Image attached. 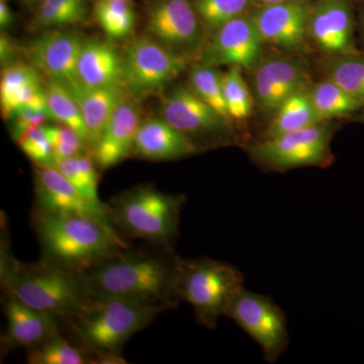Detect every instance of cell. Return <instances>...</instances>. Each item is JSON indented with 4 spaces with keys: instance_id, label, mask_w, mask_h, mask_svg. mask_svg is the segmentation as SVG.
Wrapping results in <instances>:
<instances>
[{
    "instance_id": "4316f807",
    "label": "cell",
    "mask_w": 364,
    "mask_h": 364,
    "mask_svg": "<svg viewBox=\"0 0 364 364\" xmlns=\"http://www.w3.org/2000/svg\"><path fill=\"white\" fill-rule=\"evenodd\" d=\"M48 112L52 119L69 127L87 144L88 135L80 107L65 85L48 79L45 85ZM90 148V147H88Z\"/></svg>"
},
{
    "instance_id": "5bb4252c",
    "label": "cell",
    "mask_w": 364,
    "mask_h": 364,
    "mask_svg": "<svg viewBox=\"0 0 364 364\" xmlns=\"http://www.w3.org/2000/svg\"><path fill=\"white\" fill-rule=\"evenodd\" d=\"M312 1L280 2L259 6L251 16L265 44L280 51L298 54L306 49Z\"/></svg>"
},
{
    "instance_id": "2e32d148",
    "label": "cell",
    "mask_w": 364,
    "mask_h": 364,
    "mask_svg": "<svg viewBox=\"0 0 364 364\" xmlns=\"http://www.w3.org/2000/svg\"><path fill=\"white\" fill-rule=\"evenodd\" d=\"M147 28L163 44L186 55L200 47L205 31L193 0H157L148 14Z\"/></svg>"
},
{
    "instance_id": "f1b7e54d",
    "label": "cell",
    "mask_w": 364,
    "mask_h": 364,
    "mask_svg": "<svg viewBox=\"0 0 364 364\" xmlns=\"http://www.w3.org/2000/svg\"><path fill=\"white\" fill-rule=\"evenodd\" d=\"M88 13L87 0H43L33 23L40 28L80 25L87 21Z\"/></svg>"
},
{
    "instance_id": "cb8c5ba5",
    "label": "cell",
    "mask_w": 364,
    "mask_h": 364,
    "mask_svg": "<svg viewBox=\"0 0 364 364\" xmlns=\"http://www.w3.org/2000/svg\"><path fill=\"white\" fill-rule=\"evenodd\" d=\"M274 112V117L260 139L273 138L322 123L314 107L309 88L287 98Z\"/></svg>"
},
{
    "instance_id": "74e56055",
    "label": "cell",
    "mask_w": 364,
    "mask_h": 364,
    "mask_svg": "<svg viewBox=\"0 0 364 364\" xmlns=\"http://www.w3.org/2000/svg\"><path fill=\"white\" fill-rule=\"evenodd\" d=\"M18 52V48L14 44L13 39H11L6 33H1V36H0V62H1L2 68L18 61L16 60Z\"/></svg>"
},
{
    "instance_id": "4fadbf2b",
    "label": "cell",
    "mask_w": 364,
    "mask_h": 364,
    "mask_svg": "<svg viewBox=\"0 0 364 364\" xmlns=\"http://www.w3.org/2000/svg\"><path fill=\"white\" fill-rule=\"evenodd\" d=\"M264 44L251 14L240 16L214 33L203 48L200 61L215 67L236 66L250 71L262 56Z\"/></svg>"
},
{
    "instance_id": "e0dca14e",
    "label": "cell",
    "mask_w": 364,
    "mask_h": 364,
    "mask_svg": "<svg viewBox=\"0 0 364 364\" xmlns=\"http://www.w3.org/2000/svg\"><path fill=\"white\" fill-rule=\"evenodd\" d=\"M38 210L52 214H79L111 221L107 205L81 195L56 166L37 165L35 170Z\"/></svg>"
},
{
    "instance_id": "b9f144b4",
    "label": "cell",
    "mask_w": 364,
    "mask_h": 364,
    "mask_svg": "<svg viewBox=\"0 0 364 364\" xmlns=\"http://www.w3.org/2000/svg\"><path fill=\"white\" fill-rule=\"evenodd\" d=\"M353 117L354 121L364 124V109H361L360 112H358V114H354Z\"/></svg>"
},
{
    "instance_id": "7a4b0ae2",
    "label": "cell",
    "mask_w": 364,
    "mask_h": 364,
    "mask_svg": "<svg viewBox=\"0 0 364 364\" xmlns=\"http://www.w3.org/2000/svg\"><path fill=\"white\" fill-rule=\"evenodd\" d=\"M35 224L45 259L75 272H85L128 247L112 223L100 218L37 210Z\"/></svg>"
},
{
    "instance_id": "5b68a950",
    "label": "cell",
    "mask_w": 364,
    "mask_h": 364,
    "mask_svg": "<svg viewBox=\"0 0 364 364\" xmlns=\"http://www.w3.org/2000/svg\"><path fill=\"white\" fill-rule=\"evenodd\" d=\"M184 202L183 196L167 195L147 186L126 191L107 207L117 231L169 247L178 233Z\"/></svg>"
},
{
    "instance_id": "d6a6232c",
    "label": "cell",
    "mask_w": 364,
    "mask_h": 364,
    "mask_svg": "<svg viewBox=\"0 0 364 364\" xmlns=\"http://www.w3.org/2000/svg\"><path fill=\"white\" fill-rule=\"evenodd\" d=\"M223 93L232 121H244L252 114V90L242 75L240 67L232 66L222 73Z\"/></svg>"
},
{
    "instance_id": "8992f818",
    "label": "cell",
    "mask_w": 364,
    "mask_h": 364,
    "mask_svg": "<svg viewBox=\"0 0 364 364\" xmlns=\"http://www.w3.org/2000/svg\"><path fill=\"white\" fill-rule=\"evenodd\" d=\"M244 275L230 263L212 258L183 259L177 268V291L181 301L195 311L196 322L215 329L228 304L243 287Z\"/></svg>"
},
{
    "instance_id": "9c48e42d",
    "label": "cell",
    "mask_w": 364,
    "mask_h": 364,
    "mask_svg": "<svg viewBox=\"0 0 364 364\" xmlns=\"http://www.w3.org/2000/svg\"><path fill=\"white\" fill-rule=\"evenodd\" d=\"M232 318L262 350L268 363H274L289 344L286 314L272 299L242 287L230 303L225 315Z\"/></svg>"
},
{
    "instance_id": "277c9868",
    "label": "cell",
    "mask_w": 364,
    "mask_h": 364,
    "mask_svg": "<svg viewBox=\"0 0 364 364\" xmlns=\"http://www.w3.org/2000/svg\"><path fill=\"white\" fill-rule=\"evenodd\" d=\"M166 309L124 299H90L68 321L97 363H124L123 345Z\"/></svg>"
},
{
    "instance_id": "ffe728a7",
    "label": "cell",
    "mask_w": 364,
    "mask_h": 364,
    "mask_svg": "<svg viewBox=\"0 0 364 364\" xmlns=\"http://www.w3.org/2000/svg\"><path fill=\"white\" fill-rule=\"evenodd\" d=\"M6 296V332L2 342L4 346L31 348L60 333L57 318L26 306L13 294Z\"/></svg>"
},
{
    "instance_id": "ab89813d",
    "label": "cell",
    "mask_w": 364,
    "mask_h": 364,
    "mask_svg": "<svg viewBox=\"0 0 364 364\" xmlns=\"http://www.w3.org/2000/svg\"><path fill=\"white\" fill-rule=\"evenodd\" d=\"M356 14H358V33L359 45H360V51L364 54V0H361L360 4L356 7Z\"/></svg>"
},
{
    "instance_id": "484cf974",
    "label": "cell",
    "mask_w": 364,
    "mask_h": 364,
    "mask_svg": "<svg viewBox=\"0 0 364 364\" xmlns=\"http://www.w3.org/2000/svg\"><path fill=\"white\" fill-rule=\"evenodd\" d=\"M325 78L334 81L352 97L364 105V54L363 52L326 56Z\"/></svg>"
},
{
    "instance_id": "44dd1931",
    "label": "cell",
    "mask_w": 364,
    "mask_h": 364,
    "mask_svg": "<svg viewBox=\"0 0 364 364\" xmlns=\"http://www.w3.org/2000/svg\"><path fill=\"white\" fill-rule=\"evenodd\" d=\"M200 148L163 119L143 121L136 133L134 153L148 160H176L196 154Z\"/></svg>"
},
{
    "instance_id": "d6986e66",
    "label": "cell",
    "mask_w": 364,
    "mask_h": 364,
    "mask_svg": "<svg viewBox=\"0 0 364 364\" xmlns=\"http://www.w3.org/2000/svg\"><path fill=\"white\" fill-rule=\"evenodd\" d=\"M32 64L16 61L2 68L0 107L4 119H11L23 109L47 111L46 83Z\"/></svg>"
},
{
    "instance_id": "7402d4cb",
    "label": "cell",
    "mask_w": 364,
    "mask_h": 364,
    "mask_svg": "<svg viewBox=\"0 0 364 364\" xmlns=\"http://www.w3.org/2000/svg\"><path fill=\"white\" fill-rule=\"evenodd\" d=\"M67 88L80 107L87 131L88 147L93 149L117 107L129 93L123 85L87 87L77 83Z\"/></svg>"
},
{
    "instance_id": "1f68e13d",
    "label": "cell",
    "mask_w": 364,
    "mask_h": 364,
    "mask_svg": "<svg viewBox=\"0 0 364 364\" xmlns=\"http://www.w3.org/2000/svg\"><path fill=\"white\" fill-rule=\"evenodd\" d=\"M72 345L61 334L54 335L42 343L28 348V363L31 364L92 363L90 352Z\"/></svg>"
},
{
    "instance_id": "60d3db41",
    "label": "cell",
    "mask_w": 364,
    "mask_h": 364,
    "mask_svg": "<svg viewBox=\"0 0 364 364\" xmlns=\"http://www.w3.org/2000/svg\"><path fill=\"white\" fill-rule=\"evenodd\" d=\"M256 1H257L260 6H264V4H274L287 1H299V0H256Z\"/></svg>"
},
{
    "instance_id": "f35d334b",
    "label": "cell",
    "mask_w": 364,
    "mask_h": 364,
    "mask_svg": "<svg viewBox=\"0 0 364 364\" xmlns=\"http://www.w3.org/2000/svg\"><path fill=\"white\" fill-rule=\"evenodd\" d=\"M14 23V16L7 0H0V28L7 30Z\"/></svg>"
},
{
    "instance_id": "9a60e30c",
    "label": "cell",
    "mask_w": 364,
    "mask_h": 364,
    "mask_svg": "<svg viewBox=\"0 0 364 364\" xmlns=\"http://www.w3.org/2000/svg\"><path fill=\"white\" fill-rule=\"evenodd\" d=\"M82 43L75 31H50L30 41L23 52L48 79L70 87L79 83L77 63Z\"/></svg>"
},
{
    "instance_id": "7c38bea8",
    "label": "cell",
    "mask_w": 364,
    "mask_h": 364,
    "mask_svg": "<svg viewBox=\"0 0 364 364\" xmlns=\"http://www.w3.org/2000/svg\"><path fill=\"white\" fill-rule=\"evenodd\" d=\"M354 0H315L309 16V41L326 56L360 52L356 44Z\"/></svg>"
},
{
    "instance_id": "ac0fdd59",
    "label": "cell",
    "mask_w": 364,
    "mask_h": 364,
    "mask_svg": "<svg viewBox=\"0 0 364 364\" xmlns=\"http://www.w3.org/2000/svg\"><path fill=\"white\" fill-rule=\"evenodd\" d=\"M141 123V111L136 100L128 95L117 107L93 147L92 157L100 168H111L134 154V145Z\"/></svg>"
},
{
    "instance_id": "e575fe53",
    "label": "cell",
    "mask_w": 364,
    "mask_h": 364,
    "mask_svg": "<svg viewBox=\"0 0 364 364\" xmlns=\"http://www.w3.org/2000/svg\"><path fill=\"white\" fill-rule=\"evenodd\" d=\"M44 129L51 143L56 163L81 154L87 147L82 136L64 124H46Z\"/></svg>"
},
{
    "instance_id": "d4e9b609",
    "label": "cell",
    "mask_w": 364,
    "mask_h": 364,
    "mask_svg": "<svg viewBox=\"0 0 364 364\" xmlns=\"http://www.w3.org/2000/svg\"><path fill=\"white\" fill-rule=\"evenodd\" d=\"M309 93L322 122L353 117L364 109L363 102L352 97L343 88L328 78L312 83L309 87Z\"/></svg>"
},
{
    "instance_id": "836d02e7",
    "label": "cell",
    "mask_w": 364,
    "mask_h": 364,
    "mask_svg": "<svg viewBox=\"0 0 364 364\" xmlns=\"http://www.w3.org/2000/svg\"><path fill=\"white\" fill-rule=\"evenodd\" d=\"M56 168L74 184L81 195L95 203H102L98 198V173L93 158L85 152L60 160Z\"/></svg>"
},
{
    "instance_id": "8d00e7d4",
    "label": "cell",
    "mask_w": 364,
    "mask_h": 364,
    "mask_svg": "<svg viewBox=\"0 0 364 364\" xmlns=\"http://www.w3.org/2000/svg\"><path fill=\"white\" fill-rule=\"evenodd\" d=\"M49 119H52L49 112L37 111V109H23L11 117V136L16 141L26 132L32 130L37 127L44 126Z\"/></svg>"
},
{
    "instance_id": "603a6c76",
    "label": "cell",
    "mask_w": 364,
    "mask_h": 364,
    "mask_svg": "<svg viewBox=\"0 0 364 364\" xmlns=\"http://www.w3.org/2000/svg\"><path fill=\"white\" fill-rule=\"evenodd\" d=\"M77 76L79 83L87 87L122 85L123 55L107 41L83 40L78 58Z\"/></svg>"
},
{
    "instance_id": "7bdbcfd3",
    "label": "cell",
    "mask_w": 364,
    "mask_h": 364,
    "mask_svg": "<svg viewBox=\"0 0 364 364\" xmlns=\"http://www.w3.org/2000/svg\"><path fill=\"white\" fill-rule=\"evenodd\" d=\"M43 0H32V6L31 9H38V6L42 4Z\"/></svg>"
},
{
    "instance_id": "30bf717a",
    "label": "cell",
    "mask_w": 364,
    "mask_h": 364,
    "mask_svg": "<svg viewBox=\"0 0 364 364\" xmlns=\"http://www.w3.org/2000/svg\"><path fill=\"white\" fill-rule=\"evenodd\" d=\"M161 119L202 149L200 143L233 142L232 123L191 90L181 86L162 98Z\"/></svg>"
},
{
    "instance_id": "d590c367",
    "label": "cell",
    "mask_w": 364,
    "mask_h": 364,
    "mask_svg": "<svg viewBox=\"0 0 364 364\" xmlns=\"http://www.w3.org/2000/svg\"><path fill=\"white\" fill-rule=\"evenodd\" d=\"M44 126L37 127L26 132L16 140V142L18 143L21 151L35 162L36 165L55 166L56 160H55L51 143L46 134Z\"/></svg>"
},
{
    "instance_id": "f546056e",
    "label": "cell",
    "mask_w": 364,
    "mask_h": 364,
    "mask_svg": "<svg viewBox=\"0 0 364 364\" xmlns=\"http://www.w3.org/2000/svg\"><path fill=\"white\" fill-rule=\"evenodd\" d=\"M95 16L98 25L112 40L126 39L135 28L136 13L130 1L97 0Z\"/></svg>"
},
{
    "instance_id": "f6af8a7d",
    "label": "cell",
    "mask_w": 364,
    "mask_h": 364,
    "mask_svg": "<svg viewBox=\"0 0 364 364\" xmlns=\"http://www.w3.org/2000/svg\"><path fill=\"white\" fill-rule=\"evenodd\" d=\"M112 1H131V0H112Z\"/></svg>"
},
{
    "instance_id": "ba28073f",
    "label": "cell",
    "mask_w": 364,
    "mask_h": 364,
    "mask_svg": "<svg viewBox=\"0 0 364 364\" xmlns=\"http://www.w3.org/2000/svg\"><path fill=\"white\" fill-rule=\"evenodd\" d=\"M188 65V55L152 38H136L123 53L122 85L132 97L142 100L157 95Z\"/></svg>"
},
{
    "instance_id": "52a82bcc",
    "label": "cell",
    "mask_w": 364,
    "mask_h": 364,
    "mask_svg": "<svg viewBox=\"0 0 364 364\" xmlns=\"http://www.w3.org/2000/svg\"><path fill=\"white\" fill-rule=\"evenodd\" d=\"M338 123L326 121L301 130L245 144L251 161L265 171L286 172L299 167H328L334 161L331 144Z\"/></svg>"
},
{
    "instance_id": "4dcf8cb0",
    "label": "cell",
    "mask_w": 364,
    "mask_h": 364,
    "mask_svg": "<svg viewBox=\"0 0 364 364\" xmlns=\"http://www.w3.org/2000/svg\"><path fill=\"white\" fill-rule=\"evenodd\" d=\"M188 86L203 102L233 123L228 112L223 93L222 72L219 71L218 67L198 61L189 73Z\"/></svg>"
},
{
    "instance_id": "8fae6325",
    "label": "cell",
    "mask_w": 364,
    "mask_h": 364,
    "mask_svg": "<svg viewBox=\"0 0 364 364\" xmlns=\"http://www.w3.org/2000/svg\"><path fill=\"white\" fill-rule=\"evenodd\" d=\"M251 72L250 88L255 104L275 112L287 98L312 85L310 71L296 54L269 52L262 56Z\"/></svg>"
},
{
    "instance_id": "83f0119b",
    "label": "cell",
    "mask_w": 364,
    "mask_h": 364,
    "mask_svg": "<svg viewBox=\"0 0 364 364\" xmlns=\"http://www.w3.org/2000/svg\"><path fill=\"white\" fill-rule=\"evenodd\" d=\"M205 31L214 33L229 21L250 16L260 6L256 0H193Z\"/></svg>"
},
{
    "instance_id": "ee69618b",
    "label": "cell",
    "mask_w": 364,
    "mask_h": 364,
    "mask_svg": "<svg viewBox=\"0 0 364 364\" xmlns=\"http://www.w3.org/2000/svg\"><path fill=\"white\" fill-rule=\"evenodd\" d=\"M28 6H32V0H23Z\"/></svg>"
},
{
    "instance_id": "6da1fadb",
    "label": "cell",
    "mask_w": 364,
    "mask_h": 364,
    "mask_svg": "<svg viewBox=\"0 0 364 364\" xmlns=\"http://www.w3.org/2000/svg\"><path fill=\"white\" fill-rule=\"evenodd\" d=\"M178 256L119 251L81 272L90 299H124L163 308L181 301Z\"/></svg>"
},
{
    "instance_id": "3957f363",
    "label": "cell",
    "mask_w": 364,
    "mask_h": 364,
    "mask_svg": "<svg viewBox=\"0 0 364 364\" xmlns=\"http://www.w3.org/2000/svg\"><path fill=\"white\" fill-rule=\"evenodd\" d=\"M1 282L6 294L58 321L70 320L90 299L81 272L46 259L26 264L6 258Z\"/></svg>"
}]
</instances>
